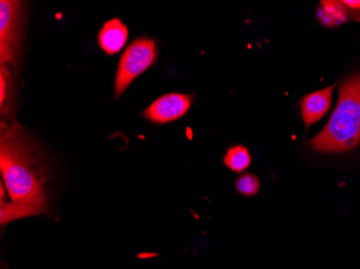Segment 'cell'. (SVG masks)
<instances>
[{"instance_id":"obj_10","label":"cell","mask_w":360,"mask_h":269,"mask_svg":"<svg viewBox=\"0 0 360 269\" xmlns=\"http://www.w3.org/2000/svg\"><path fill=\"white\" fill-rule=\"evenodd\" d=\"M236 190L244 196H254L258 194L260 189V181L252 173H245L236 179Z\"/></svg>"},{"instance_id":"obj_7","label":"cell","mask_w":360,"mask_h":269,"mask_svg":"<svg viewBox=\"0 0 360 269\" xmlns=\"http://www.w3.org/2000/svg\"><path fill=\"white\" fill-rule=\"evenodd\" d=\"M129 29L120 19L107 21L97 35L98 46L107 55H116L127 44Z\"/></svg>"},{"instance_id":"obj_1","label":"cell","mask_w":360,"mask_h":269,"mask_svg":"<svg viewBox=\"0 0 360 269\" xmlns=\"http://www.w3.org/2000/svg\"><path fill=\"white\" fill-rule=\"evenodd\" d=\"M0 173L11 198L0 206L1 225L48 211L49 177L41 150L15 120L1 122Z\"/></svg>"},{"instance_id":"obj_3","label":"cell","mask_w":360,"mask_h":269,"mask_svg":"<svg viewBox=\"0 0 360 269\" xmlns=\"http://www.w3.org/2000/svg\"><path fill=\"white\" fill-rule=\"evenodd\" d=\"M24 3L15 0L0 1V63L19 74L23 41Z\"/></svg>"},{"instance_id":"obj_5","label":"cell","mask_w":360,"mask_h":269,"mask_svg":"<svg viewBox=\"0 0 360 269\" xmlns=\"http://www.w3.org/2000/svg\"><path fill=\"white\" fill-rule=\"evenodd\" d=\"M192 97L181 93H169L155 99L143 111V117L153 124H167L179 120L190 110Z\"/></svg>"},{"instance_id":"obj_6","label":"cell","mask_w":360,"mask_h":269,"mask_svg":"<svg viewBox=\"0 0 360 269\" xmlns=\"http://www.w3.org/2000/svg\"><path fill=\"white\" fill-rule=\"evenodd\" d=\"M333 88L335 86H331L311 93L301 99V114L307 129L319 122L328 112L333 100Z\"/></svg>"},{"instance_id":"obj_11","label":"cell","mask_w":360,"mask_h":269,"mask_svg":"<svg viewBox=\"0 0 360 269\" xmlns=\"http://www.w3.org/2000/svg\"><path fill=\"white\" fill-rule=\"evenodd\" d=\"M319 18L328 26L335 25L345 20L343 10L338 3H326V5H323V11L319 13Z\"/></svg>"},{"instance_id":"obj_8","label":"cell","mask_w":360,"mask_h":269,"mask_svg":"<svg viewBox=\"0 0 360 269\" xmlns=\"http://www.w3.org/2000/svg\"><path fill=\"white\" fill-rule=\"evenodd\" d=\"M15 80L9 67L0 63V114L4 123L14 121L15 114Z\"/></svg>"},{"instance_id":"obj_9","label":"cell","mask_w":360,"mask_h":269,"mask_svg":"<svg viewBox=\"0 0 360 269\" xmlns=\"http://www.w3.org/2000/svg\"><path fill=\"white\" fill-rule=\"evenodd\" d=\"M224 163L230 171L242 173L250 167L252 157L248 147L244 145H234L226 151Z\"/></svg>"},{"instance_id":"obj_2","label":"cell","mask_w":360,"mask_h":269,"mask_svg":"<svg viewBox=\"0 0 360 269\" xmlns=\"http://www.w3.org/2000/svg\"><path fill=\"white\" fill-rule=\"evenodd\" d=\"M339 100L325 129L309 141L321 153L351 151L360 143V72L342 83Z\"/></svg>"},{"instance_id":"obj_4","label":"cell","mask_w":360,"mask_h":269,"mask_svg":"<svg viewBox=\"0 0 360 269\" xmlns=\"http://www.w3.org/2000/svg\"><path fill=\"white\" fill-rule=\"evenodd\" d=\"M158 58V48L150 38L134 40L121 56L115 82L116 98H120L133 81L148 70Z\"/></svg>"}]
</instances>
